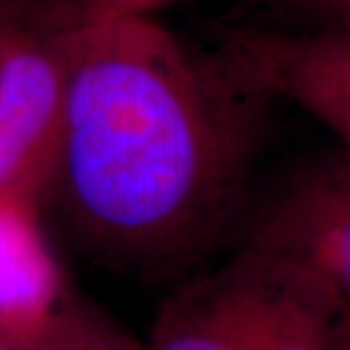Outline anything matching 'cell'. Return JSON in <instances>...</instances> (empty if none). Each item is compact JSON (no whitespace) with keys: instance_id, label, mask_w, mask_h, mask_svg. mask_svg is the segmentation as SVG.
Masks as SVG:
<instances>
[{"instance_id":"obj_8","label":"cell","mask_w":350,"mask_h":350,"mask_svg":"<svg viewBox=\"0 0 350 350\" xmlns=\"http://www.w3.org/2000/svg\"><path fill=\"white\" fill-rule=\"evenodd\" d=\"M278 5L305 16L307 25H350V0H280Z\"/></svg>"},{"instance_id":"obj_5","label":"cell","mask_w":350,"mask_h":350,"mask_svg":"<svg viewBox=\"0 0 350 350\" xmlns=\"http://www.w3.org/2000/svg\"><path fill=\"white\" fill-rule=\"evenodd\" d=\"M214 57L241 87L296 105L350 150V25L241 30Z\"/></svg>"},{"instance_id":"obj_3","label":"cell","mask_w":350,"mask_h":350,"mask_svg":"<svg viewBox=\"0 0 350 350\" xmlns=\"http://www.w3.org/2000/svg\"><path fill=\"white\" fill-rule=\"evenodd\" d=\"M75 10L18 0L0 23V191L41 205L64 118Z\"/></svg>"},{"instance_id":"obj_2","label":"cell","mask_w":350,"mask_h":350,"mask_svg":"<svg viewBox=\"0 0 350 350\" xmlns=\"http://www.w3.org/2000/svg\"><path fill=\"white\" fill-rule=\"evenodd\" d=\"M146 350H350V317L303 273L232 241L212 269L182 278Z\"/></svg>"},{"instance_id":"obj_1","label":"cell","mask_w":350,"mask_h":350,"mask_svg":"<svg viewBox=\"0 0 350 350\" xmlns=\"http://www.w3.org/2000/svg\"><path fill=\"white\" fill-rule=\"evenodd\" d=\"M269 105L152 14L82 3L44 205L111 271L191 275L248 212Z\"/></svg>"},{"instance_id":"obj_11","label":"cell","mask_w":350,"mask_h":350,"mask_svg":"<svg viewBox=\"0 0 350 350\" xmlns=\"http://www.w3.org/2000/svg\"><path fill=\"white\" fill-rule=\"evenodd\" d=\"M166 3H171V0H166ZM248 3H280V0H248Z\"/></svg>"},{"instance_id":"obj_10","label":"cell","mask_w":350,"mask_h":350,"mask_svg":"<svg viewBox=\"0 0 350 350\" xmlns=\"http://www.w3.org/2000/svg\"><path fill=\"white\" fill-rule=\"evenodd\" d=\"M16 3H18V0H0V23H3L5 16L12 12V7L16 5Z\"/></svg>"},{"instance_id":"obj_9","label":"cell","mask_w":350,"mask_h":350,"mask_svg":"<svg viewBox=\"0 0 350 350\" xmlns=\"http://www.w3.org/2000/svg\"><path fill=\"white\" fill-rule=\"evenodd\" d=\"M94 7L103 10H116V12H137V14H152L166 5V0H85Z\"/></svg>"},{"instance_id":"obj_4","label":"cell","mask_w":350,"mask_h":350,"mask_svg":"<svg viewBox=\"0 0 350 350\" xmlns=\"http://www.w3.org/2000/svg\"><path fill=\"white\" fill-rule=\"evenodd\" d=\"M232 241L293 266L350 317V150L291 171L248 207Z\"/></svg>"},{"instance_id":"obj_6","label":"cell","mask_w":350,"mask_h":350,"mask_svg":"<svg viewBox=\"0 0 350 350\" xmlns=\"http://www.w3.org/2000/svg\"><path fill=\"white\" fill-rule=\"evenodd\" d=\"M41 207L23 193L0 191V330L30 323L66 298Z\"/></svg>"},{"instance_id":"obj_7","label":"cell","mask_w":350,"mask_h":350,"mask_svg":"<svg viewBox=\"0 0 350 350\" xmlns=\"http://www.w3.org/2000/svg\"><path fill=\"white\" fill-rule=\"evenodd\" d=\"M0 350H146L116 321L64 298L44 317L0 330Z\"/></svg>"}]
</instances>
